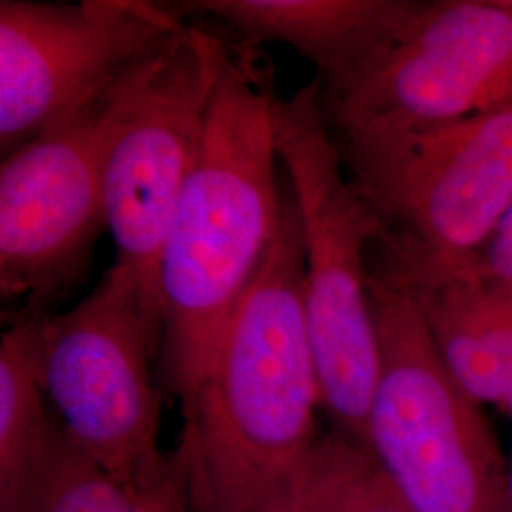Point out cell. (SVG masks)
Segmentation results:
<instances>
[{"label":"cell","mask_w":512,"mask_h":512,"mask_svg":"<svg viewBox=\"0 0 512 512\" xmlns=\"http://www.w3.org/2000/svg\"><path fill=\"white\" fill-rule=\"evenodd\" d=\"M162 342V321L116 264L74 308L38 319L42 382L74 446L143 494H184L160 448L154 361Z\"/></svg>","instance_id":"8992f818"},{"label":"cell","mask_w":512,"mask_h":512,"mask_svg":"<svg viewBox=\"0 0 512 512\" xmlns=\"http://www.w3.org/2000/svg\"><path fill=\"white\" fill-rule=\"evenodd\" d=\"M511 2H512V0H511Z\"/></svg>","instance_id":"d6986e66"},{"label":"cell","mask_w":512,"mask_h":512,"mask_svg":"<svg viewBox=\"0 0 512 512\" xmlns=\"http://www.w3.org/2000/svg\"><path fill=\"white\" fill-rule=\"evenodd\" d=\"M408 291L456 382L512 420V283L471 268Z\"/></svg>","instance_id":"7c38bea8"},{"label":"cell","mask_w":512,"mask_h":512,"mask_svg":"<svg viewBox=\"0 0 512 512\" xmlns=\"http://www.w3.org/2000/svg\"><path fill=\"white\" fill-rule=\"evenodd\" d=\"M277 99L264 48L226 35L200 148L160 258L162 363L181 414L196 401L224 327L281 220Z\"/></svg>","instance_id":"6da1fadb"},{"label":"cell","mask_w":512,"mask_h":512,"mask_svg":"<svg viewBox=\"0 0 512 512\" xmlns=\"http://www.w3.org/2000/svg\"><path fill=\"white\" fill-rule=\"evenodd\" d=\"M256 512H302L294 497L291 482L287 480Z\"/></svg>","instance_id":"e0dca14e"},{"label":"cell","mask_w":512,"mask_h":512,"mask_svg":"<svg viewBox=\"0 0 512 512\" xmlns=\"http://www.w3.org/2000/svg\"><path fill=\"white\" fill-rule=\"evenodd\" d=\"M382 365L366 448L414 512H509V459L482 404L444 365L420 308L372 260Z\"/></svg>","instance_id":"5b68a950"},{"label":"cell","mask_w":512,"mask_h":512,"mask_svg":"<svg viewBox=\"0 0 512 512\" xmlns=\"http://www.w3.org/2000/svg\"><path fill=\"white\" fill-rule=\"evenodd\" d=\"M55 431L38 359V319L14 321L0 338V512H33Z\"/></svg>","instance_id":"4fadbf2b"},{"label":"cell","mask_w":512,"mask_h":512,"mask_svg":"<svg viewBox=\"0 0 512 512\" xmlns=\"http://www.w3.org/2000/svg\"><path fill=\"white\" fill-rule=\"evenodd\" d=\"M321 391L304 308V243L291 190L274 241L232 311L183 414L175 465L186 512H256L319 435Z\"/></svg>","instance_id":"7a4b0ae2"},{"label":"cell","mask_w":512,"mask_h":512,"mask_svg":"<svg viewBox=\"0 0 512 512\" xmlns=\"http://www.w3.org/2000/svg\"><path fill=\"white\" fill-rule=\"evenodd\" d=\"M226 35L186 25L148 67L105 164V222L116 258L164 325L160 258L192 171Z\"/></svg>","instance_id":"9c48e42d"},{"label":"cell","mask_w":512,"mask_h":512,"mask_svg":"<svg viewBox=\"0 0 512 512\" xmlns=\"http://www.w3.org/2000/svg\"><path fill=\"white\" fill-rule=\"evenodd\" d=\"M289 482L302 512H414L365 444L340 431H319Z\"/></svg>","instance_id":"5bb4252c"},{"label":"cell","mask_w":512,"mask_h":512,"mask_svg":"<svg viewBox=\"0 0 512 512\" xmlns=\"http://www.w3.org/2000/svg\"><path fill=\"white\" fill-rule=\"evenodd\" d=\"M509 512H512V454L509 458Z\"/></svg>","instance_id":"ac0fdd59"},{"label":"cell","mask_w":512,"mask_h":512,"mask_svg":"<svg viewBox=\"0 0 512 512\" xmlns=\"http://www.w3.org/2000/svg\"><path fill=\"white\" fill-rule=\"evenodd\" d=\"M336 141L378 224L372 258L408 287L471 270L512 211V105Z\"/></svg>","instance_id":"3957f363"},{"label":"cell","mask_w":512,"mask_h":512,"mask_svg":"<svg viewBox=\"0 0 512 512\" xmlns=\"http://www.w3.org/2000/svg\"><path fill=\"white\" fill-rule=\"evenodd\" d=\"M186 25L148 0H2V158L107 99Z\"/></svg>","instance_id":"ba28073f"},{"label":"cell","mask_w":512,"mask_h":512,"mask_svg":"<svg viewBox=\"0 0 512 512\" xmlns=\"http://www.w3.org/2000/svg\"><path fill=\"white\" fill-rule=\"evenodd\" d=\"M33 512H186L184 494H143L84 456L57 420Z\"/></svg>","instance_id":"9a60e30c"},{"label":"cell","mask_w":512,"mask_h":512,"mask_svg":"<svg viewBox=\"0 0 512 512\" xmlns=\"http://www.w3.org/2000/svg\"><path fill=\"white\" fill-rule=\"evenodd\" d=\"M154 57L92 109L2 158L0 293L19 304L12 323L52 315L86 279L107 226V156Z\"/></svg>","instance_id":"52a82bcc"},{"label":"cell","mask_w":512,"mask_h":512,"mask_svg":"<svg viewBox=\"0 0 512 512\" xmlns=\"http://www.w3.org/2000/svg\"><path fill=\"white\" fill-rule=\"evenodd\" d=\"M421 0H186L181 16H207L256 46L279 42L317 69L323 97L348 90L420 12ZM234 35V37H236Z\"/></svg>","instance_id":"8fae6325"},{"label":"cell","mask_w":512,"mask_h":512,"mask_svg":"<svg viewBox=\"0 0 512 512\" xmlns=\"http://www.w3.org/2000/svg\"><path fill=\"white\" fill-rule=\"evenodd\" d=\"M274 128L302 230L304 308L321 410L334 431L366 446L382 365L372 302L378 224L349 179L317 80L277 99Z\"/></svg>","instance_id":"277c9868"},{"label":"cell","mask_w":512,"mask_h":512,"mask_svg":"<svg viewBox=\"0 0 512 512\" xmlns=\"http://www.w3.org/2000/svg\"><path fill=\"white\" fill-rule=\"evenodd\" d=\"M336 137L458 122L512 105L511 0H433L348 90L323 97Z\"/></svg>","instance_id":"30bf717a"},{"label":"cell","mask_w":512,"mask_h":512,"mask_svg":"<svg viewBox=\"0 0 512 512\" xmlns=\"http://www.w3.org/2000/svg\"><path fill=\"white\" fill-rule=\"evenodd\" d=\"M473 268L484 270L512 283V211L497 228L494 238L486 245Z\"/></svg>","instance_id":"2e32d148"}]
</instances>
